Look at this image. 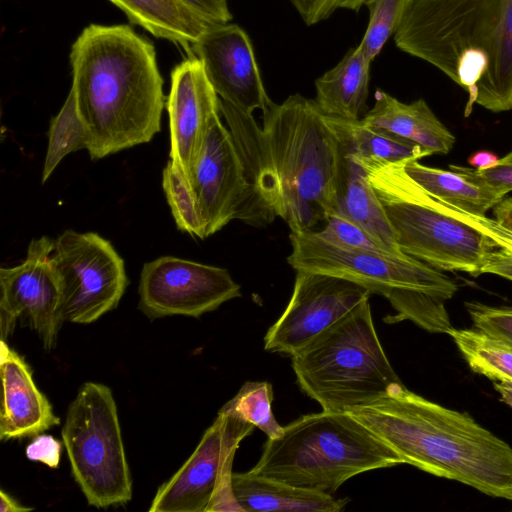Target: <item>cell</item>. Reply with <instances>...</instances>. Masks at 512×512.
I'll return each mask as SVG.
<instances>
[{
  "instance_id": "1",
  "label": "cell",
  "mask_w": 512,
  "mask_h": 512,
  "mask_svg": "<svg viewBox=\"0 0 512 512\" xmlns=\"http://www.w3.org/2000/svg\"><path fill=\"white\" fill-rule=\"evenodd\" d=\"M70 64L92 160L160 131L164 94L155 48L130 26H87L71 47Z\"/></svg>"
},
{
  "instance_id": "2",
  "label": "cell",
  "mask_w": 512,
  "mask_h": 512,
  "mask_svg": "<svg viewBox=\"0 0 512 512\" xmlns=\"http://www.w3.org/2000/svg\"><path fill=\"white\" fill-rule=\"evenodd\" d=\"M347 412L404 464L512 501V447L468 413L432 402L401 382Z\"/></svg>"
},
{
  "instance_id": "3",
  "label": "cell",
  "mask_w": 512,
  "mask_h": 512,
  "mask_svg": "<svg viewBox=\"0 0 512 512\" xmlns=\"http://www.w3.org/2000/svg\"><path fill=\"white\" fill-rule=\"evenodd\" d=\"M394 40L467 91L465 116L512 110V0H409Z\"/></svg>"
},
{
  "instance_id": "4",
  "label": "cell",
  "mask_w": 512,
  "mask_h": 512,
  "mask_svg": "<svg viewBox=\"0 0 512 512\" xmlns=\"http://www.w3.org/2000/svg\"><path fill=\"white\" fill-rule=\"evenodd\" d=\"M262 112L257 201L263 222L280 217L291 232L313 230L336 212L339 138L314 100L300 94Z\"/></svg>"
},
{
  "instance_id": "5",
  "label": "cell",
  "mask_w": 512,
  "mask_h": 512,
  "mask_svg": "<svg viewBox=\"0 0 512 512\" xmlns=\"http://www.w3.org/2000/svg\"><path fill=\"white\" fill-rule=\"evenodd\" d=\"M400 464V456L348 412L322 410L268 439L249 472L332 495L358 474Z\"/></svg>"
},
{
  "instance_id": "6",
  "label": "cell",
  "mask_w": 512,
  "mask_h": 512,
  "mask_svg": "<svg viewBox=\"0 0 512 512\" xmlns=\"http://www.w3.org/2000/svg\"><path fill=\"white\" fill-rule=\"evenodd\" d=\"M351 157L366 171L404 254L440 271L480 275L487 256L499 248L490 236L425 192L405 172V161Z\"/></svg>"
},
{
  "instance_id": "7",
  "label": "cell",
  "mask_w": 512,
  "mask_h": 512,
  "mask_svg": "<svg viewBox=\"0 0 512 512\" xmlns=\"http://www.w3.org/2000/svg\"><path fill=\"white\" fill-rule=\"evenodd\" d=\"M291 358L299 387L324 411L347 412L401 382L376 333L369 299Z\"/></svg>"
},
{
  "instance_id": "8",
  "label": "cell",
  "mask_w": 512,
  "mask_h": 512,
  "mask_svg": "<svg viewBox=\"0 0 512 512\" xmlns=\"http://www.w3.org/2000/svg\"><path fill=\"white\" fill-rule=\"evenodd\" d=\"M62 438L74 480L89 505L106 508L132 498V480L111 389L84 383L69 405Z\"/></svg>"
},
{
  "instance_id": "9",
  "label": "cell",
  "mask_w": 512,
  "mask_h": 512,
  "mask_svg": "<svg viewBox=\"0 0 512 512\" xmlns=\"http://www.w3.org/2000/svg\"><path fill=\"white\" fill-rule=\"evenodd\" d=\"M290 243L287 262L294 270L343 278L385 298L397 291H417L445 301L458 290L440 270L406 254L340 248L313 230L291 232Z\"/></svg>"
},
{
  "instance_id": "10",
  "label": "cell",
  "mask_w": 512,
  "mask_h": 512,
  "mask_svg": "<svg viewBox=\"0 0 512 512\" xmlns=\"http://www.w3.org/2000/svg\"><path fill=\"white\" fill-rule=\"evenodd\" d=\"M52 261L59 277L64 321L89 324L117 307L128 285L124 261L94 232L64 231Z\"/></svg>"
},
{
  "instance_id": "11",
  "label": "cell",
  "mask_w": 512,
  "mask_h": 512,
  "mask_svg": "<svg viewBox=\"0 0 512 512\" xmlns=\"http://www.w3.org/2000/svg\"><path fill=\"white\" fill-rule=\"evenodd\" d=\"M139 309L150 319L173 315L198 318L241 296L228 270L162 256L144 264Z\"/></svg>"
},
{
  "instance_id": "12",
  "label": "cell",
  "mask_w": 512,
  "mask_h": 512,
  "mask_svg": "<svg viewBox=\"0 0 512 512\" xmlns=\"http://www.w3.org/2000/svg\"><path fill=\"white\" fill-rule=\"evenodd\" d=\"M54 240L33 239L26 259L0 269V320L2 339L24 318L37 332L45 350H51L64 322L59 277L52 261Z\"/></svg>"
},
{
  "instance_id": "13",
  "label": "cell",
  "mask_w": 512,
  "mask_h": 512,
  "mask_svg": "<svg viewBox=\"0 0 512 512\" xmlns=\"http://www.w3.org/2000/svg\"><path fill=\"white\" fill-rule=\"evenodd\" d=\"M254 425L219 411L188 460L157 490L150 512H205L221 480L232 474L240 442Z\"/></svg>"
},
{
  "instance_id": "14",
  "label": "cell",
  "mask_w": 512,
  "mask_h": 512,
  "mask_svg": "<svg viewBox=\"0 0 512 512\" xmlns=\"http://www.w3.org/2000/svg\"><path fill=\"white\" fill-rule=\"evenodd\" d=\"M296 272L288 305L264 336L266 351L294 355L372 294L367 288L343 278Z\"/></svg>"
},
{
  "instance_id": "15",
  "label": "cell",
  "mask_w": 512,
  "mask_h": 512,
  "mask_svg": "<svg viewBox=\"0 0 512 512\" xmlns=\"http://www.w3.org/2000/svg\"><path fill=\"white\" fill-rule=\"evenodd\" d=\"M190 188L207 237L240 220L248 197L245 168L229 129L216 116L208 129Z\"/></svg>"
},
{
  "instance_id": "16",
  "label": "cell",
  "mask_w": 512,
  "mask_h": 512,
  "mask_svg": "<svg viewBox=\"0 0 512 512\" xmlns=\"http://www.w3.org/2000/svg\"><path fill=\"white\" fill-rule=\"evenodd\" d=\"M220 99L245 114L264 111L272 102L266 94L252 44L236 24L210 25L191 46Z\"/></svg>"
},
{
  "instance_id": "17",
  "label": "cell",
  "mask_w": 512,
  "mask_h": 512,
  "mask_svg": "<svg viewBox=\"0 0 512 512\" xmlns=\"http://www.w3.org/2000/svg\"><path fill=\"white\" fill-rule=\"evenodd\" d=\"M166 106L170 161L190 185L210 124L221 114L220 98L197 57L189 56L173 69Z\"/></svg>"
},
{
  "instance_id": "18",
  "label": "cell",
  "mask_w": 512,
  "mask_h": 512,
  "mask_svg": "<svg viewBox=\"0 0 512 512\" xmlns=\"http://www.w3.org/2000/svg\"><path fill=\"white\" fill-rule=\"evenodd\" d=\"M2 402L0 439L36 436L60 424L46 396L37 388L25 360L2 339L0 342Z\"/></svg>"
},
{
  "instance_id": "19",
  "label": "cell",
  "mask_w": 512,
  "mask_h": 512,
  "mask_svg": "<svg viewBox=\"0 0 512 512\" xmlns=\"http://www.w3.org/2000/svg\"><path fill=\"white\" fill-rule=\"evenodd\" d=\"M361 120L370 127L416 143L431 154H448L456 141L424 99L407 104L377 90L373 108Z\"/></svg>"
},
{
  "instance_id": "20",
  "label": "cell",
  "mask_w": 512,
  "mask_h": 512,
  "mask_svg": "<svg viewBox=\"0 0 512 512\" xmlns=\"http://www.w3.org/2000/svg\"><path fill=\"white\" fill-rule=\"evenodd\" d=\"M232 489L243 512H340L349 498L300 488L251 472L232 473Z\"/></svg>"
},
{
  "instance_id": "21",
  "label": "cell",
  "mask_w": 512,
  "mask_h": 512,
  "mask_svg": "<svg viewBox=\"0 0 512 512\" xmlns=\"http://www.w3.org/2000/svg\"><path fill=\"white\" fill-rule=\"evenodd\" d=\"M336 213L363 228L381 247L405 255L398 247L386 213L374 192L366 171L342 150L339 169Z\"/></svg>"
},
{
  "instance_id": "22",
  "label": "cell",
  "mask_w": 512,
  "mask_h": 512,
  "mask_svg": "<svg viewBox=\"0 0 512 512\" xmlns=\"http://www.w3.org/2000/svg\"><path fill=\"white\" fill-rule=\"evenodd\" d=\"M371 63L360 46L315 81L318 109L326 116L358 120L366 108Z\"/></svg>"
},
{
  "instance_id": "23",
  "label": "cell",
  "mask_w": 512,
  "mask_h": 512,
  "mask_svg": "<svg viewBox=\"0 0 512 512\" xmlns=\"http://www.w3.org/2000/svg\"><path fill=\"white\" fill-rule=\"evenodd\" d=\"M122 10L130 23L178 44L191 54V46L212 24L182 0H110Z\"/></svg>"
},
{
  "instance_id": "24",
  "label": "cell",
  "mask_w": 512,
  "mask_h": 512,
  "mask_svg": "<svg viewBox=\"0 0 512 512\" xmlns=\"http://www.w3.org/2000/svg\"><path fill=\"white\" fill-rule=\"evenodd\" d=\"M404 169L429 195L468 214L484 216L503 199L490 189L474 184L452 170L424 166L419 160L405 161Z\"/></svg>"
},
{
  "instance_id": "25",
  "label": "cell",
  "mask_w": 512,
  "mask_h": 512,
  "mask_svg": "<svg viewBox=\"0 0 512 512\" xmlns=\"http://www.w3.org/2000/svg\"><path fill=\"white\" fill-rule=\"evenodd\" d=\"M326 117L339 138L342 150L351 156L401 162L420 160L432 155L422 146L370 127L361 119Z\"/></svg>"
},
{
  "instance_id": "26",
  "label": "cell",
  "mask_w": 512,
  "mask_h": 512,
  "mask_svg": "<svg viewBox=\"0 0 512 512\" xmlns=\"http://www.w3.org/2000/svg\"><path fill=\"white\" fill-rule=\"evenodd\" d=\"M470 369L488 379L512 383V342L476 328H451L447 333Z\"/></svg>"
},
{
  "instance_id": "27",
  "label": "cell",
  "mask_w": 512,
  "mask_h": 512,
  "mask_svg": "<svg viewBox=\"0 0 512 512\" xmlns=\"http://www.w3.org/2000/svg\"><path fill=\"white\" fill-rule=\"evenodd\" d=\"M87 144L86 128L77 108L74 90L71 88L61 110L50 123L42 183L48 180L65 156L77 150L87 149Z\"/></svg>"
},
{
  "instance_id": "28",
  "label": "cell",
  "mask_w": 512,
  "mask_h": 512,
  "mask_svg": "<svg viewBox=\"0 0 512 512\" xmlns=\"http://www.w3.org/2000/svg\"><path fill=\"white\" fill-rule=\"evenodd\" d=\"M273 389L267 381H247L221 409L260 429L268 439L279 437L283 427L272 412Z\"/></svg>"
},
{
  "instance_id": "29",
  "label": "cell",
  "mask_w": 512,
  "mask_h": 512,
  "mask_svg": "<svg viewBox=\"0 0 512 512\" xmlns=\"http://www.w3.org/2000/svg\"><path fill=\"white\" fill-rule=\"evenodd\" d=\"M162 185L178 229L193 237L207 238L206 225L190 185L170 160L163 169Z\"/></svg>"
},
{
  "instance_id": "30",
  "label": "cell",
  "mask_w": 512,
  "mask_h": 512,
  "mask_svg": "<svg viewBox=\"0 0 512 512\" xmlns=\"http://www.w3.org/2000/svg\"><path fill=\"white\" fill-rule=\"evenodd\" d=\"M409 0H367L369 23L359 46L372 62L395 33Z\"/></svg>"
},
{
  "instance_id": "31",
  "label": "cell",
  "mask_w": 512,
  "mask_h": 512,
  "mask_svg": "<svg viewBox=\"0 0 512 512\" xmlns=\"http://www.w3.org/2000/svg\"><path fill=\"white\" fill-rule=\"evenodd\" d=\"M325 223L323 229L313 231L316 236L329 244L345 249L387 251L363 228L339 213L330 214Z\"/></svg>"
},
{
  "instance_id": "32",
  "label": "cell",
  "mask_w": 512,
  "mask_h": 512,
  "mask_svg": "<svg viewBox=\"0 0 512 512\" xmlns=\"http://www.w3.org/2000/svg\"><path fill=\"white\" fill-rule=\"evenodd\" d=\"M474 327L491 336L512 342V306H489L480 302H465Z\"/></svg>"
},
{
  "instance_id": "33",
  "label": "cell",
  "mask_w": 512,
  "mask_h": 512,
  "mask_svg": "<svg viewBox=\"0 0 512 512\" xmlns=\"http://www.w3.org/2000/svg\"><path fill=\"white\" fill-rule=\"evenodd\" d=\"M449 168L474 184L490 189L501 198L512 191V151L489 168L475 169L459 165H450Z\"/></svg>"
},
{
  "instance_id": "34",
  "label": "cell",
  "mask_w": 512,
  "mask_h": 512,
  "mask_svg": "<svg viewBox=\"0 0 512 512\" xmlns=\"http://www.w3.org/2000/svg\"><path fill=\"white\" fill-rule=\"evenodd\" d=\"M62 445L51 435L38 434L26 448L29 460L39 461L46 466L56 469L59 466Z\"/></svg>"
},
{
  "instance_id": "35",
  "label": "cell",
  "mask_w": 512,
  "mask_h": 512,
  "mask_svg": "<svg viewBox=\"0 0 512 512\" xmlns=\"http://www.w3.org/2000/svg\"><path fill=\"white\" fill-rule=\"evenodd\" d=\"M451 207V206H450ZM453 212L465 222L476 226L479 230L490 236L500 248L512 252V232L495 221L484 216L468 214L451 207Z\"/></svg>"
},
{
  "instance_id": "36",
  "label": "cell",
  "mask_w": 512,
  "mask_h": 512,
  "mask_svg": "<svg viewBox=\"0 0 512 512\" xmlns=\"http://www.w3.org/2000/svg\"><path fill=\"white\" fill-rule=\"evenodd\" d=\"M210 23H228L232 19L227 0H182Z\"/></svg>"
},
{
  "instance_id": "37",
  "label": "cell",
  "mask_w": 512,
  "mask_h": 512,
  "mask_svg": "<svg viewBox=\"0 0 512 512\" xmlns=\"http://www.w3.org/2000/svg\"><path fill=\"white\" fill-rule=\"evenodd\" d=\"M495 274L512 280V252L505 248H497L486 258L481 274Z\"/></svg>"
},
{
  "instance_id": "38",
  "label": "cell",
  "mask_w": 512,
  "mask_h": 512,
  "mask_svg": "<svg viewBox=\"0 0 512 512\" xmlns=\"http://www.w3.org/2000/svg\"><path fill=\"white\" fill-rule=\"evenodd\" d=\"M497 223L512 232V197L503 198L493 207Z\"/></svg>"
},
{
  "instance_id": "39",
  "label": "cell",
  "mask_w": 512,
  "mask_h": 512,
  "mask_svg": "<svg viewBox=\"0 0 512 512\" xmlns=\"http://www.w3.org/2000/svg\"><path fill=\"white\" fill-rule=\"evenodd\" d=\"M499 160L498 156L489 150H479L471 154L467 161L475 169L492 167Z\"/></svg>"
},
{
  "instance_id": "40",
  "label": "cell",
  "mask_w": 512,
  "mask_h": 512,
  "mask_svg": "<svg viewBox=\"0 0 512 512\" xmlns=\"http://www.w3.org/2000/svg\"><path fill=\"white\" fill-rule=\"evenodd\" d=\"M0 512H28L31 507H24L16 502L10 495L6 494L3 490L0 492Z\"/></svg>"
},
{
  "instance_id": "41",
  "label": "cell",
  "mask_w": 512,
  "mask_h": 512,
  "mask_svg": "<svg viewBox=\"0 0 512 512\" xmlns=\"http://www.w3.org/2000/svg\"><path fill=\"white\" fill-rule=\"evenodd\" d=\"M309 5L315 7L316 9L326 12L333 13L337 8H339V3L341 0H303Z\"/></svg>"
},
{
  "instance_id": "42",
  "label": "cell",
  "mask_w": 512,
  "mask_h": 512,
  "mask_svg": "<svg viewBox=\"0 0 512 512\" xmlns=\"http://www.w3.org/2000/svg\"><path fill=\"white\" fill-rule=\"evenodd\" d=\"M494 388L502 401L512 407V383L494 381Z\"/></svg>"
},
{
  "instance_id": "43",
  "label": "cell",
  "mask_w": 512,
  "mask_h": 512,
  "mask_svg": "<svg viewBox=\"0 0 512 512\" xmlns=\"http://www.w3.org/2000/svg\"><path fill=\"white\" fill-rule=\"evenodd\" d=\"M367 0H341L339 8L349 9L358 12Z\"/></svg>"
}]
</instances>
